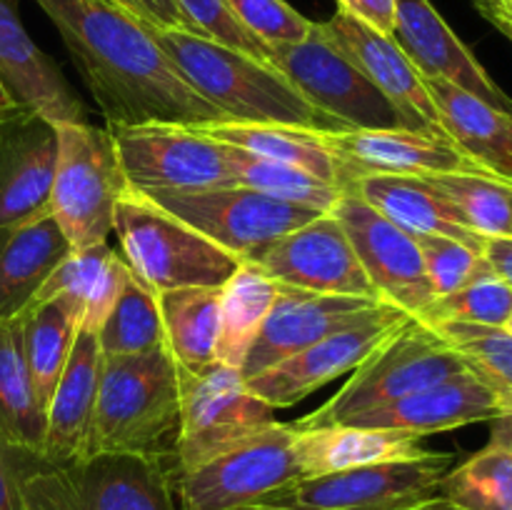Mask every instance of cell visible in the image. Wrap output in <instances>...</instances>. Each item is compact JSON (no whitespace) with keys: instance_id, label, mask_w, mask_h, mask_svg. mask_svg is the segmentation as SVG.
Returning a JSON list of instances; mask_svg holds the SVG:
<instances>
[{"instance_id":"48","label":"cell","mask_w":512,"mask_h":510,"mask_svg":"<svg viewBox=\"0 0 512 510\" xmlns=\"http://www.w3.org/2000/svg\"><path fill=\"white\" fill-rule=\"evenodd\" d=\"M490 443L512 453V393H505L503 413L490 420Z\"/></svg>"},{"instance_id":"47","label":"cell","mask_w":512,"mask_h":510,"mask_svg":"<svg viewBox=\"0 0 512 510\" xmlns=\"http://www.w3.org/2000/svg\"><path fill=\"white\" fill-rule=\"evenodd\" d=\"M480 253L490 270L512 288V235H488Z\"/></svg>"},{"instance_id":"15","label":"cell","mask_w":512,"mask_h":510,"mask_svg":"<svg viewBox=\"0 0 512 510\" xmlns=\"http://www.w3.org/2000/svg\"><path fill=\"white\" fill-rule=\"evenodd\" d=\"M333 215L343 225L380 303L418 315L435 298L415 235L350 190H343Z\"/></svg>"},{"instance_id":"32","label":"cell","mask_w":512,"mask_h":510,"mask_svg":"<svg viewBox=\"0 0 512 510\" xmlns=\"http://www.w3.org/2000/svg\"><path fill=\"white\" fill-rule=\"evenodd\" d=\"M278 295V280L265 275L255 263H240L220 288V328L215 360L243 368L250 345L258 338Z\"/></svg>"},{"instance_id":"20","label":"cell","mask_w":512,"mask_h":510,"mask_svg":"<svg viewBox=\"0 0 512 510\" xmlns=\"http://www.w3.org/2000/svg\"><path fill=\"white\" fill-rule=\"evenodd\" d=\"M378 303L380 300L358 298V295L313 293V290L278 283L273 308H270L255 343L250 345L240 373L245 380L255 378L263 370L283 363L290 355L310 348L333 330L343 328L355 315Z\"/></svg>"},{"instance_id":"23","label":"cell","mask_w":512,"mask_h":510,"mask_svg":"<svg viewBox=\"0 0 512 510\" xmlns=\"http://www.w3.org/2000/svg\"><path fill=\"white\" fill-rule=\"evenodd\" d=\"M0 85L18 108L53 123H83L85 105L58 65L33 43L8 0H0Z\"/></svg>"},{"instance_id":"30","label":"cell","mask_w":512,"mask_h":510,"mask_svg":"<svg viewBox=\"0 0 512 510\" xmlns=\"http://www.w3.org/2000/svg\"><path fill=\"white\" fill-rule=\"evenodd\" d=\"M208 138L223 145L245 150L258 158L275 163L295 165L330 183L343 185L340 165L323 140V130L303 128V125L283 123H235V120H210V123L190 125Z\"/></svg>"},{"instance_id":"34","label":"cell","mask_w":512,"mask_h":510,"mask_svg":"<svg viewBox=\"0 0 512 510\" xmlns=\"http://www.w3.org/2000/svg\"><path fill=\"white\" fill-rule=\"evenodd\" d=\"M23 325V353L28 363L30 380L40 405L48 408L53 390L63 375L70 358L75 338H78V320L68 303L60 298L40 300L20 315Z\"/></svg>"},{"instance_id":"21","label":"cell","mask_w":512,"mask_h":510,"mask_svg":"<svg viewBox=\"0 0 512 510\" xmlns=\"http://www.w3.org/2000/svg\"><path fill=\"white\" fill-rule=\"evenodd\" d=\"M425 78H443L512 115V98L478 63L430 0H395V33Z\"/></svg>"},{"instance_id":"41","label":"cell","mask_w":512,"mask_h":510,"mask_svg":"<svg viewBox=\"0 0 512 510\" xmlns=\"http://www.w3.org/2000/svg\"><path fill=\"white\" fill-rule=\"evenodd\" d=\"M415 240L423 253L425 275H428L435 298L455 293L473 280L493 273L483 253L460 240L445 238V235H415Z\"/></svg>"},{"instance_id":"50","label":"cell","mask_w":512,"mask_h":510,"mask_svg":"<svg viewBox=\"0 0 512 510\" xmlns=\"http://www.w3.org/2000/svg\"><path fill=\"white\" fill-rule=\"evenodd\" d=\"M408 510H463V508H458L455 503H450V500L443 498V495H433V498L423 500V503L413 505V508H408Z\"/></svg>"},{"instance_id":"28","label":"cell","mask_w":512,"mask_h":510,"mask_svg":"<svg viewBox=\"0 0 512 510\" xmlns=\"http://www.w3.org/2000/svg\"><path fill=\"white\" fill-rule=\"evenodd\" d=\"M420 435L400 430L365 428V425L340 423L323 428H298L295 450L303 478L363 468L385 460L418 458L425 453Z\"/></svg>"},{"instance_id":"52","label":"cell","mask_w":512,"mask_h":510,"mask_svg":"<svg viewBox=\"0 0 512 510\" xmlns=\"http://www.w3.org/2000/svg\"><path fill=\"white\" fill-rule=\"evenodd\" d=\"M473 5L483 13V18H490V13H493L495 8V0H473Z\"/></svg>"},{"instance_id":"38","label":"cell","mask_w":512,"mask_h":510,"mask_svg":"<svg viewBox=\"0 0 512 510\" xmlns=\"http://www.w3.org/2000/svg\"><path fill=\"white\" fill-rule=\"evenodd\" d=\"M445 195L468 228L488 235H512V185L483 173L423 175Z\"/></svg>"},{"instance_id":"35","label":"cell","mask_w":512,"mask_h":510,"mask_svg":"<svg viewBox=\"0 0 512 510\" xmlns=\"http://www.w3.org/2000/svg\"><path fill=\"white\" fill-rule=\"evenodd\" d=\"M225 163H228L233 185H243L268 198L318 210V213H333L335 203L343 195V185L330 183L295 165L258 158L233 145H225Z\"/></svg>"},{"instance_id":"33","label":"cell","mask_w":512,"mask_h":510,"mask_svg":"<svg viewBox=\"0 0 512 510\" xmlns=\"http://www.w3.org/2000/svg\"><path fill=\"white\" fill-rule=\"evenodd\" d=\"M165 330V348L180 370H198L215 360L220 328V288H178L155 295Z\"/></svg>"},{"instance_id":"19","label":"cell","mask_w":512,"mask_h":510,"mask_svg":"<svg viewBox=\"0 0 512 510\" xmlns=\"http://www.w3.org/2000/svg\"><path fill=\"white\" fill-rule=\"evenodd\" d=\"M323 140L333 158L338 160L343 185L355 175L365 173H483L450 140L418 133V130H323Z\"/></svg>"},{"instance_id":"13","label":"cell","mask_w":512,"mask_h":510,"mask_svg":"<svg viewBox=\"0 0 512 510\" xmlns=\"http://www.w3.org/2000/svg\"><path fill=\"white\" fill-rule=\"evenodd\" d=\"M150 198L243 263H258L275 240L320 215L318 210L283 203L243 185Z\"/></svg>"},{"instance_id":"24","label":"cell","mask_w":512,"mask_h":510,"mask_svg":"<svg viewBox=\"0 0 512 510\" xmlns=\"http://www.w3.org/2000/svg\"><path fill=\"white\" fill-rule=\"evenodd\" d=\"M343 190L360 195L410 235H445L470 245L478 253L483 250V235L468 228L458 210L423 175L365 173L350 178Z\"/></svg>"},{"instance_id":"27","label":"cell","mask_w":512,"mask_h":510,"mask_svg":"<svg viewBox=\"0 0 512 510\" xmlns=\"http://www.w3.org/2000/svg\"><path fill=\"white\" fill-rule=\"evenodd\" d=\"M70 250L53 215L0 228V323L20 318L35 303Z\"/></svg>"},{"instance_id":"37","label":"cell","mask_w":512,"mask_h":510,"mask_svg":"<svg viewBox=\"0 0 512 510\" xmlns=\"http://www.w3.org/2000/svg\"><path fill=\"white\" fill-rule=\"evenodd\" d=\"M438 495L463 510H512V453L488 443L448 470Z\"/></svg>"},{"instance_id":"7","label":"cell","mask_w":512,"mask_h":510,"mask_svg":"<svg viewBox=\"0 0 512 510\" xmlns=\"http://www.w3.org/2000/svg\"><path fill=\"white\" fill-rule=\"evenodd\" d=\"M58 163L50 188V215L70 248L108 243L115 230V208L128 188L108 128L55 123Z\"/></svg>"},{"instance_id":"42","label":"cell","mask_w":512,"mask_h":510,"mask_svg":"<svg viewBox=\"0 0 512 510\" xmlns=\"http://www.w3.org/2000/svg\"><path fill=\"white\" fill-rule=\"evenodd\" d=\"M190 20L193 30L203 38L215 40L225 48L240 50V53L270 63V48L263 40L255 38L225 5V0H175ZM273 65V63H270Z\"/></svg>"},{"instance_id":"36","label":"cell","mask_w":512,"mask_h":510,"mask_svg":"<svg viewBox=\"0 0 512 510\" xmlns=\"http://www.w3.org/2000/svg\"><path fill=\"white\" fill-rule=\"evenodd\" d=\"M103 358L143 355L165 348V330L160 320L158 300L145 285L130 275L115 300L113 310L98 330Z\"/></svg>"},{"instance_id":"53","label":"cell","mask_w":512,"mask_h":510,"mask_svg":"<svg viewBox=\"0 0 512 510\" xmlns=\"http://www.w3.org/2000/svg\"><path fill=\"white\" fill-rule=\"evenodd\" d=\"M235 510H298V508H283V505H265V503H253V505H243V508Z\"/></svg>"},{"instance_id":"43","label":"cell","mask_w":512,"mask_h":510,"mask_svg":"<svg viewBox=\"0 0 512 510\" xmlns=\"http://www.w3.org/2000/svg\"><path fill=\"white\" fill-rule=\"evenodd\" d=\"M230 13L265 45L300 43L313 30V20L285 0H225Z\"/></svg>"},{"instance_id":"5","label":"cell","mask_w":512,"mask_h":510,"mask_svg":"<svg viewBox=\"0 0 512 510\" xmlns=\"http://www.w3.org/2000/svg\"><path fill=\"white\" fill-rule=\"evenodd\" d=\"M115 235L130 275L153 295L223 288L243 263L130 185L115 208Z\"/></svg>"},{"instance_id":"17","label":"cell","mask_w":512,"mask_h":510,"mask_svg":"<svg viewBox=\"0 0 512 510\" xmlns=\"http://www.w3.org/2000/svg\"><path fill=\"white\" fill-rule=\"evenodd\" d=\"M318 30L368 75L370 83L403 113L410 128L448 140L425 75L415 68L393 35L378 33L345 10H335L333 18L318 23Z\"/></svg>"},{"instance_id":"1","label":"cell","mask_w":512,"mask_h":510,"mask_svg":"<svg viewBox=\"0 0 512 510\" xmlns=\"http://www.w3.org/2000/svg\"><path fill=\"white\" fill-rule=\"evenodd\" d=\"M58 28L108 125H200L223 115L200 98L150 25L110 0H35Z\"/></svg>"},{"instance_id":"14","label":"cell","mask_w":512,"mask_h":510,"mask_svg":"<svg viewBox=\"0 0 512 510\" xmlns=\"http://www.w3.org/2000/svg\"><path fill=\"white\" fill-rule=\"evenodd\" d=\"M408 318L413 315L403 313L395 305L378 303L310 348L290 355L283 363L263 370L245 383L270 408H293L295 403L310 398L315 390L333 383L340 375L353 373Z\"/></svg>"},{"instance_id":"55","label":"cell","mask_w":512,"mask_h":510,"mask_svg":"<svg viewBox=\"0 0 512 510\" xmlns=\"http://www.w3.org/2000/svg\"><path fill=\"white\" fill-rule=\"evenodd\" d=\"M505 330H508V333H512V315L508 318V323H505Z\"/></svg>"},{"instance_id":"45","label":"cell","mask_w":512,"mask_h":510,"mask_svg":"<svg viewBox=\"0 0 512 510\" xmlns=\"http://www.w3.org/2000/svg\"><path fill=\"white\" fill-rule=\"evenodd\" d=\"M20 455H23V450L5 443L3 435H0V510H23L18 485Z\"/></svg>"},{"instance_id":"11","label":"cell","mask_w":512,"mask_h":510,"mask_svg":"<svg viewBox=\"0 0 512 510\" xmlns=\"http://www.w3.org/2000/svg\"><path fill=\"white\" fill-rule=\"evenodd\" d=\"M120 170L130 188L145 195L228 188L225 145L190 125H108Z\"/></svg>"},{"instance_id":"49","label":"cell","mask_w":512,"mask_h":510,"mask_svg":"<svg viewBox=\"0 0 512 510\" xmlns=\"http://www.w3.org/2000/svg\"><path fill=\"white\" fill-rule=\"evenodd\" d=\"M488 20L512 40V0H495V8Z\"/></svg>"},{"instance_id":"18","label":"cell","mask_w":512,"mask_h":510,"mask_svg":"<svg viewBox=\"0 0 512 510\" xmlns=\"http://www.w3.org/2000/svg\"><path fill=\"white\" fill-rule=\"evenodd\" d=\"M58 128L35 110L0 115V228L50 215Z\"/></svg>"},{"instance_id":"10","label":"cell","mask_w":512,"mask_h":510,"mask_svg":"<svg viewBox=\"0 0 512 510\" xmlns=\"http://www.w3.org/2000/svg\"><path fill=\"white\" fill-rule=\"evenodd\" d=\"M455 465L450 453L425 450L418 458L385 460L340 473L300 478L273 490L258 503L298 510H408L440 493Z\"/></svg>"},{"instance_id":"40","label":"cell","mask_w":512,"mask_h":510,"mask_svg":"<svg viewBox=\"0 0 512 510\" xmlns=\"http://www.w3.org/2000/svg\"><path fill=\"white\" fill-rule=\"evenodd\" d=\"M433 330L463 355L473 373L503 393H512V333L495 325L475 323H440Z\"/></svg>"},{"instance_id":"44","label":"cell","mask_w":512,"mask_h":510,"mask_svg":"<svg viewBox=\"0 0 512 510\" xmlns=\"http://www.w3.org/2000/svg\"><path fill=\"white\" fill-rule=\"evenodd\" d=\"M338 10L363 20L378 33H395V0H338Z\"/></svg>"},{"instance_id":"46","label":"cell","mask_w":512,"mask_h":510,"mask_svg":"<svg viewBox=\"0 0 512 510\" xmlns=\"http://www.w3.org/2000/svg\"><path fill=\"white\" fill-rule=\"evenodd\" d=\"M133 3L138 8L140 20L150 28L193 30V25H190V20L185 18V13L178 8L175 0H133Z\"/></svg>"},{"instance_id":"8","label":"cell","mask_w":512,"mask_h":510,"mask_svg":"<svg viewBox=\"0 0 512 510\" xmlns=\"http://www.w3.org/2000/svg\"><path fill=\"white\" fill-rule=\"evenodd\" d=\"M295 438L298 425L275 420L210 458L175 470L173 490L178 508L235 510L295 483L303 478Z\"/></svg>"},{"instance_id":"2","label":"cell","mask_w":512,"mask_h":510,"mask_svg":"<svg viewBox=\"0 0 512 510\" xmlns=\"http://www.w3.org/2000/svg\"><path fill=\"white\" fill-rule=\"evenodd\" d=\"M155 43L178 68L185 83L208 100L223 120L235 123H283L303 128L340 130L313 108L275 65L225 48L193 30L150 28Z\"/></svg>"},{"instance_id":"31","label":"cell","mask_w":512,"mask_h":510,"mask_svg":"<svg viewBox=\"0 0 512 510\" xmlns=\"http://www.w3.org/2000/svg\"><path fill=\"white\" fill-rule=\"evenodd\" d=\"M0 435L13 448L43 455L45 408L25 363L20 318L0 323Z\"/></svg>"},{"instance_id":"12","label":"cell","mask_w":512,"mask_h":510,"mask_svg":"<svg viewBox=\"0 0 512 510\" xmlns=\"http://www.w3.org/2000/svg\"><path fill=\"white\" fill-rule=\"evenodd\" d=\"M178 385L180 438L170 473L190 468L275 423V408L248 388L238 368L218 360L198 370L178 368Z\"/></svg>"},{"instance_id":"39","label":"cell","mask_w":512,"mask_h":510,"mask_svg":"<svg viewBox=\"0 0 512 510\" xmlns=\"http://www.w3.org/2000/svg\"><path fill=\"white\" fill-rule=\"evenodd\" d=\"M512 315V288L498 278L495 273L483 275L473 280L465 288L455 293L433 298L418 315L420 323L435 325L440 323H475V325H495L505 328Z\"/></svg>"},{"instance_id":"6","label":"cell","mask_w":512,"mask_h":510,"mask_svg":"<svg viewBox=\"0 0 512 510\" xmlns=\"http://www.w3.org/2000/svg\"><path fill=\"white\" fill-rule=\"evenodd\" d=\"M465 370L470 368L463 355L438 330L420 323L418 318H408L350 373L333 398L295 425L323 428L348 423L355 415L420 393Z\"/></svg>"},{"instance_id":"25","label":"cell","mask_w":512,"mask_h":510,"mask_svg":"<svg viewBox=\"0 0 512 510\" xmlns=\"http://www.w3.org/2000/svg\"><path fill=\"white\" fill-rule=\"evenodd\" d=\"M450 143L485 175L512 185V115L443 78H425Z\"/></svg>"},{"instance_id":"16","label":"cell","mask_w":512,"mask_h":510,"mask_svg":"<svg viewBox=\"0 0 512 510\" xmlns=\"http://www.w3.org/2000/svg\"><path fill=\"white\" fill-rule=\"evenodd\" d=\"M255 265L290 288L378 300L343 225L333 213L315 215L300 228L285 233Z\"/></svg>"},{"instance_id":"9","label":"cell","mask_w":512,"mask_h":510,"mask_svg":"<svg viewBox=\"0 0 512 510\" xmlns=\"http://www.w3.org/2000/svg\"><path fill=\"white\" fill-rule=\"evenodd\" d=\"M270 63L340 130L408 128L398 108L313 23L300 43L270 45Z\"/></svg>"},{"instance_id":"51","label":"cell","mask_w":512,"mask_h":510,"mask_svg":"<svg viewBox=\"0 0 512 510\" xmlns=\"http://www.w3.org/2000/svg\"><path fill=\"white\" fill-rule=\"evenodd\" d=\"M15 108H18V105L13 103V98H10V95L5 93L3 85H0V115L10 113V110H15Z\"/></svg>"},{"instance_id":"54","label":"cell","mask_w":512,"mask_h":510,"mask_svg":"<svg viewBox=\"0 0 512 510\" xmlns=\"http://www.w3.org/2000/svg\"><path fill=\"white\" fill-rule=\"evenodd\" d=\"M110 3L120 5V8H123V10H128V13H133L135 18L140 20V15H138V8H135V3H133V0H110Z\"/></svg>"},{"instance_id":"22","label":"cell","mask_w":512,"mask_h":510,"mask_svg":"<svg viewBox=\"0 0 512 510\" xmlns=\"http://www.w3.org/2000/svg\"><path fill=\"white\" fill-rule=\"evenodd\" d=\"M503 408V390L495 388L473 370H465V373L430 385L420 393L405 395L383 408L355 415L348 423L365 425V428L400 430V433L428 438V435L463 428V425L485 423V420L490 423L503 413Z\"/></svg>"},{"instance_id":"3","label":"cell","mask_w":512,"mask_h":510,"mask_svg":"<svg viewBox=\"0 0 512 510\" xmlns=\"http://www.w3.org/2000/svg\"><path fill=\"white\" fill-rule=\"evenodd\" d=\"M180 438L178 365L168 348L103 358L83 453H138L173 465Z\"/></svg>"},{"instance_id":"29","label":"cell","mask_w":512,"mask_h":510,"mask_svg":"<svg viewBox=\"0 0 512 510\" xmlns=\"http://www.w3.org/2000/svg\"><path fill=\"white\" fill-rule=\"evenodd\" d=\"M128 278V265L108 243L73 248L45 280L35 303L50 298L65 300L78 320V330L98 335Z\"/></svg>"},{"instance_id":"4","label":"cell","mask_w":512,"mask_h":510,"mask_svg":"<svg viewBox=\"0 0 512 510\" xmlns=\"http://www.w3.org/2000/svg\"><path fill=\"white\" fill-rule=\"evenodd\" d=\"M23 510H180L170 463L138 453H98L70 463L20 455Z\"/></svg>"},{"instance_id":"26","label":"cell","mask_w":512,"mask_h":510,"mask_svg":"<svg viewBox=\"0 0 512 510\" xmlns=\"http://www.w3.org/2000/svg\"><path fill=\"white\" fill-rule=\"evenodd\" d=\"M103 350L98 335L80 330L63 375L45 408V445L40 458L48 463H70L83 453L85 435L98 398Z\"/></svg>"}]
</instances>
